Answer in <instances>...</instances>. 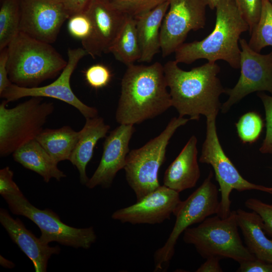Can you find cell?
I'll return each instance as SVG.
<instances>
[{"label": "cell", "mask_w": 272, "mask_h": 272, "mask_svg": "<svg viewBox=\"0 0 272 272\" xmlns=\"http://www.w3.org/2000/svg\"><path fill=\"white\" fill-rule=\"evenodd\" d=\"M42 97H31L15 107L8 108L4 100L0 104V156L6 157L34 140L43 129L54 110V103Z\"/></svg>", "instance_id": "8992f818"}, {"label": "cell", "mask_w": 272, "mask_h": 272, "mask_svg": "<svg viewBox=\"0 0 272 272\" xmlns=\"http://www.w3.org/2000/svg\"><path fill=\"white\" fill-rule=\"evenodd\" d=\"M14 160L25 168L43 177L45 182L52 178L59 181L66 177L56 162L42 146L33 140L20 147L13 153Z\"/></svg>", "instance_id": "7402d4cb"}, {"label": "cell", "mask_w": 272, "mask_h": 272, "mask_svg": "<svg viewBox=\"0 0 272 272\" xmlns=\"http://www.w3.org/2000/svg\"><path fill=\"white\" fill-rule=\"evenodd\" d=\"M163 65L127 66L121 82V93L115 113L116 121L139 124L161 115L172 106Z\"/></svg>", "instance_id": "7a4b0ae2"}, {"label": "cell", "mask_w": 272, "mask_h": 272, "mask_svg": "<svg viewBox=\"0 0 272 272\" xmlns=\"http://www.w3.org/2000/svg\"><path fill=\"white\" fill-rule=\"evenodd\" d=\"M88 54L84 48L69 49L67 64L59 76L51 83L42 87H23L12 84L1 94L8 102L26 97H49L62 101L77 109L86 118L98 116L97 109L82 102L73 91L70 80L79 61Z\"/></svg>", "instance_id": "7c38bea8"}, {"label": "cell", "mask_w": 272, "mask_h": 272, "mask_svg": "<svg viewBox=\"0 0 272 272\" xmlns=\"http://www.w3.org/2000/svg\"><path fill=\"white\" fill-rule=\"evenodd\" d=\"M84 127L80 130L79 138L69 161L79 173L80 182L86 185L89 178L86 167L92 159L94 149L98 141L106 136L110 127L99 116L86 119Z\"/></svg>", "instance_id": "ffe728a7"}, {"label": "cell", "mask_w": 272, "mask_h": 272, "mask_svg": "<svg viewBox=\"0 0 272 272\" xmlns=\"http://www.w3.org/2000/svg\"><path fill=\"white\" fill-rule=\"evenodd\" d=\"M238 228L236 211H232L226 218L217 215L196 227H188L183 232V240L193 245L203 258H230L240 263L256 257L243 244Z\"/></svg>", "instance_id": "5b68a950"}, {"label": "cell", "mask_w": 272, "mask_h": 272, "mask_svg": "<svg viewBox=\"0 0 272 272\" xmlns=\"http://www.w3.org/2000/svg\"><path fill=\"white\" fill-rule=\"evenodd\" d=\"M250 35L248 43L253 50L260 52L263 48L272 46V4L269 0H261L260 17Z\"/></svg>", "instance_id": "4316f807"}, {"label": "cell", "mask_w": 272, "mask_h": 272, "mask_svg": "<svg viewBox=\"0 0 272 272\" xmlns=\"http://www.w3.org/2000/svg\"><path fill=\"white\" fill-rule=\"evenodd\" d=\"M13 171L8 167L0 170V194H19L22 193L19 186L14 181Z\"/></svg>", "instance_id": "e575fe53"}, {"label": "cell", "mask_w": 272, "mask_h": 272, "mask_svg": "<svg viewBox=\"0 0 272 272\" xmlns=\"http://www.w3.org/2000/svg\"><path fill=\"white\" fill-rule=\"evenodd\" d=\"M169 8L160 30L163 57L169 56L183 43L188 33L203 29L206 23L207 0H168Z\"/></svg>", "instance_id": "8fae6325"}, {"label": "cell", "mask_w": 272, "mask_h": 272, "mask_svg": "<svg viewBox=\"0 0 272 272\" xmlns=\"http://www.w3.org/2000/svg\"><path fill=\"white\" fill-rule=\"evenodd\" d=\"M221 0H207L208 7L211 10H215Z\"/></svg>", "instance_id": "60d3db41"}, {"label": "cell", "mask_w": 272, "mask_h": 272, "mask_svg": "<svg viewBox=\"0 0 272 272\" xmlns=\"http://www.w3.org/2000/svg\"><path fill=\"white\" fill-rule=\"evenodd\" d=\"M269 2H270L271 3V4H272V0H269Z\"/></svg>", "instance_id": "b9f144b4"}, {"label": "cell", "mask_w": 272, "mask_h": 272, "mask_svg": "<svg viewBox=\"0 0 272 272\" xmlns=\"http://www.w3.org/2000/svg\"><path fill=\"white\" fill-rule=\"evenodd\" d=\"M239 45L240 76L233 88L226 89L229 98L221 108L224 113L251 93L267 91L272 95V51L260 54L251 48L244 38L240 39Z\"/></svg>", "instance_id": "4fadbf2b"}, {"label": "cell", "mask_w": 272, "mask_h": 272, "mask_svg": "<svg viewBox=\"0 0 272 272\" xmlns=\"http://www.w3.org/2000/svg\"><path fill=\"white\" fill-rule=\"evenodd\" d=\"M2 196L13 214L28 218L38 227L41 232L39 239L44 244L56 242L76 248L88 249L96 242L97 236L92 226L76 228L66 225L51 210H41L32 205L23 193Z\"/></svg>", "instance_id": "30bf717a"}, {"label": "cell", "mask_w": 272, "mask_h": 272, "mask_svg": "<svg viewBox=\"0 0 272 272\" xmlns=\"http://www.w3.org/2000/svg\"><path fill=\"white\" fill-rule=\"evenodd\" d=\"M220 259L212 257L206 259L196 270V272H222L223 269L220 264Z\"/></svg>", "instance_id": "f35d334b"}, {"label": "cell", "mask_w": 272, "mask_h": 272, "mask_svg": "<svg viewBox=\"0 0 272 272\" xmlns=\"http://www.w3.org/2000/svg\"><path fill=\"white\" fill-rule=\"evenodd\" d=\"M8 51L7 47L1 50L0 53V94L13 84L9 78L7 70Z\"/></svg>", "instance_id": "74e56055"}, {"label": "cell", "mask_w": 272, "mask_h": 272, "mask_svg": "<svg viewBox=\"0 0 272 272\" xmlns=\"http://www.w3.org/2000/svg\"><path fill=\"white\" fill-rule=\"evenodd\" d=\"M249 25L251 33L257 23L261 9V0H234Z\"/></svg>", "instance_id": "836d02e7"}, {"label": "cell", "mask_w": 272, "mask_h": 272, "mask_svg": "<svg viewBox=\"0 0 272 272\" xmlns=\"http://www.w3.org/2000/svg\"><path fill=\"white\" fill-rule=\"evenodd\" d=\"M236 212L246 247L256 258L272 263V240L266 237L260 216L242 209Z\"/></svg>", "instance_id": "603a6c76"}, {"label": "cell", "mask_w": 272, "mask_h": 272, "mask_svg": "<svg viewBox=\"0 0 272 272\" xmlns=\"http://www.w3.org/2000/svg\"><path fill=\"white\" fill-rule=\"evenodd\" d=\"M169 3L137 17V31L141 49L140 62H150L161 50L160 30Z\"/></svg>", "instance_id": "44dd1931"}, {"label": "cell", "mask_w": 272, "mask_h": 272, "mask_svg": "<svg viewBox=\"0 0 272 272\" xmlns=\"http://www.w3.org/2000/svg\"><path fill=\"white\" fill-rule=\"evenodd\" d=\"M0 257V263L3 266L7 268H13L15 266V264L12 261L5 258L2 255Z\"/></svg>", "instance_id": "ab89813d"}, {"label": "cell", "mask_w": 272, "mask_h": 272, "mask_svg": "<svg viewBox=\"0 0 272 272\" xmlns=\"http://www.w3.org/2000/svg\"><path fill=\"white\" fill-rule=\"evenodd\" d=\"M181 201L179 192L160 185L135 203L116 210L111 218L133 225L160 224L170 219Z\"/></svg>", "instance_id": "9a60e30c"}, {"label": "cell", "mask_w": 272, "mask_h": 272, "mask_svg": "<svg viewBox=\"0 0 272 272\" xmlns=\"http://www.w3.org/2000/svg\"><path fill=\"white\" fill-rule=\"evenodd\" d=\"M178 64L175 60H169L163 69L172 106L179 116L188 115L190 119L198 120L201 115L217 116L222 106L220 96L226 90L218 77L219 65L208 61L184 71Z\"/></svg>", "instance_id": "6da1fadb"}, {"label": "cell", "mask_w": 272, "mask_h": 272, "mask_svg": "<svg viewBox=\"0 0 272 272\" xmlns=\"http://www.w3.org/2000/svg\"><path fill=\"white\" fill-rule=\"evenodd\" d=\"M257 96L262 101L265 110L266 133L259 151L262 154L272 155V96L259 92Z\"/></svg>", "instance_id": "d6a6232c"}, {"label": "cell", "mask_w": 272, "mask_h": 272, "mask_svg": "<svg viewBox=\"0 0 272 272\" xmlns=\"http://www.w3.org/2000/svg\"><path fill=\"white\" fill-rule=\"evenodd\" d=\"M20 31L37 40L53 43L70 17L59 0H20Z\"/></svg>", "instance_id": "5bb4252c"}, {"label": "cell", "mask_w": 272, "mask_h": 272, "mask_svg": "<svg viewBox=\"0 0 272 272\" xmlns=\"http://www.w3.org/2000/svg\"><path fill=\"white\" fill-rule=\"evenodd\" d=\"M238 272H272V263L258 258L239 263Z\"/></svg>", "instance_id": "d590c367"}, {"label": "cell", "mask_w": 272, "mask_h": 272, "mask_svg": "<svg viewBox=\"0 0 272 272\" xmlns=\"http://www.w3.org/2000/svg\"><path fill=\"white\" fill-rule=\"evenodd\" d=\"M197 142L195 135L190 138L165 171L163 180L164 185L179 193L196 185L200 176Z\"/></svg>", "instance_id": "d6986e66"}, {"label": "cell", "mask_w": 272, "mask_h": 272, "mask_svg": "<svg viewBox=\"0 0 272 272\" xmlns=\"http://www.w3.org/2000/svg\"><path fill=\"white\" fill-rule=\"evenodd\" d=\"M67 28L70 34L81 41L86 42L92 33V23L87 12L71 16L68 19Z\"/></svg>", "instance_id": "f546056e"}, {"label": "cell", "mask_w": 272, "mask_h": 272, "mask_svg": "<svg viewBox=\"0 0 272 272\" xmlns=\"http://www.w3.org/2000/svg\"><path fill=\"white\" fill-rule=\"evenodd\" d=\"M87 83L94 89L106 86L110 82L112 74L109 69L102 64H96L88 67L85 73Z\"/></svg>", "instance_id": "1f68e13d"}, {"label": "cell", "mask_w": 272, "mask_h": 272, "mask_svg": "<svg viewBox=\"0 0 272 272\" xmlns=\"http://www.w3.org/2000/svg\"><path fill=\"white\" fill-rule=\"evenodd\" d=\"M71 17L87 12L93 0H59Z\"/></svg>", "instance_id": "8d00e7d4"}, {"label": "cell", "mask_w": 272, "mask_h": 272, "mask_svg": "<svg viewBox=\"0 0 272 272\" xmlns=\"http://www.w3.org/2000/svg\"><path fill=\"white\" fill-rule=\"evenodd\" d=\"M79 134V131L66 125L56 129H43L35 139L58 163L69 160Z\"/></svg>", "instance_id": "cb8c5ba5"}, {"label": "cell", "mask_w": 272, "mask_h": 272, "mask_svg": "<svg viewBox=\"0 0 272 272\" xmlns=\"http://www.w3.org/2000/svg\"><path fill=\"white\" fill-rule=\"evenodd\" d=\"M20 0H2L0 8V50L8 45L20 31Z\"/></svg>", "instance_id": "484cf974"}, {"label": "cell", "mask_w": 272, "mask_h": 272, "mask_svg": "<svg viewBox=\"0 0 272 272\" xmlns=\"http://www.w3.org/2000/svg\"><path fill=\"white\" fill-rule=\"evenodd\" d=\"M214 29L200 41L183 43L174 52L178 63L191 64L200 59L209 62L223 60L240 69L241 35L249 25L234 0H221L216 8Z\"/></svg>", "instance_id": "3957f363"}, {"label": "cell", "mask_w": 272, "mask_h": 272, "mask_svg": "<svg viewBox=\"0 0 272 272\" xmlns=\"http://www.w3.org/2000/svg\"><path fill=\"white\" fill-rule=\"evenodd\" d=\"M134 130L133 125L121 124L106 137L100 162L85 185L88 188L98 186L108 188L111 186L117 172L124 169Z\"/></svg>", "instance_id": "2e32d148"}, {"label": "cell", "mask_w": 272, "mask_h": 272, "mask_svg": "<svg viewBox=\"0 0 272 272\" xmlns=\"http://www.w3.org/2000/svg\"><path fill=\"white\" fill-rule=\"evenodd\" d=\"M188 120L184 117H173L160 134L142 147L129 152L124 169L126 180L134 192L137 201L160 186L158 172L165 161L169 141L176 130Z\"/></svg>", "instance_id": "52a82bcc"}, {"label": "cell", "mask_w": 272, "mask_h": 272, "mask_svg": "<svg viewBox=\"0 0 272 272\" xmlns=\"http://www.w3.org/2000/svg\"><path fill=\"white\" fill-rule=\"evenodd\" d=\"M92 23L89 39L82 44L93 58L109 53L126 15L117 9L110 0H93L87 11Z\"/></svg>", "instance_id": "e0dca14e"}, {"label": "cell", "mask_w": 272, "mask_h": 272, "mask_svg": "<svg viewBox=\"0 0 272 272\" xmlns=\"http://www.w3.org/2000/svg\"><path fill=\"white\" fill-rule=\"evenodd\" d=\"M123 14L137 17L147 13L168 0H110Z\"/></svg>", "instance_id": "f1b7e54d"}, {"label": "cell", "mask_w": 272, "mask_h": 272, "mask_svg": "<svg viewBox=\"0 0 272 272\" xmlns=\"http://www.w3.org/2000/svg\"><path fill=\"white\" fill-rule=\"evenodd\" d=\"M245 206L260 216L264 232L272 237V204L264 202L257 198H249L245 201Z\"/></svg>", "instance_id": "4dcf8cb0"}, {"label": "cell", "mask_w": 272, "mask_h": 272, "mask_svg": "<svg viewBox=\"0 0 272 272\" xmlns=\"http://www.w3.org/2000/svg\"><path fill=\"white\" fill-rule=\"evenodd\" d=\"M7 48L9 78L18 86L38 87L42 82L55 77L67 64L50 43L21 31Z\"/></svg>", "instance_id": "277c9868"}, {"label": "cell", "mask_w": 272, "mask_h": 272, "mask_svg": "<svg viewBox=\"0 0 272 272\" xmlns=\"http://www.w3.org/2000/svg\"><path fill=\"white\" fill-rule=\"evenodd\" d=\"M216 117V115L206 117V135L199 162L211 165L214 169L221 194L217 215L224 218L231 212L230 194L233 190L239 192L256 190L272 194V187L251 183L240 174L220 144L217 132Z\"/></svg>", "instance_id": "9c48e42d"}, {"label": "cell", "mask_w": 272, "mask_h": 272, "mask_svg": "<svg viewBox=\"0 0 272 272\" xmlns=\"http://www.w3.org/2000/svg\"><path fill=\"white\" fill-rule=\"evenodd\" d=\"M0 222L14 242L32 261L35 271L46 272L48 260L52 255L59 253L60 247L42 242L20 219L13 218L4 209L0 210Z\"/></svg>", "instance_id": "ac0fdd59"}, {"label": "cell", "mask_w": 272, "mask_h": 272, "mask_svg": "<svg viewBox=\"0 0 272 272\" xmlns=\"http://www.w3.org/2000/svg\"><path fill=\"white\" fill-rule=\"evenodd\" d=\"M109 53L126 66L139 61L141 53L134 17L126 15L124 22Z\"/></svg>", "instance_id": "d4e9b609"}, {"label": "cell", "mask_w": 272, "mask_h": 272, "mask_svg": "<svg viewBox=\"0 0 272 272\" xmlns=\"http://www.w3.org/2000/svg\"><path fill=\"white\" fill-rule=\"evenodd\" d=\"M237 132L244 144H253L259 138L263 127L260 115L255 111L242 115L235 124Z\"/></svg>", "instance_id": "83f0119b"}, {"label": "cell", "mask_w": 272, "mask_h": 272, "mask_svg": "<svg viewBox=\"0 0 272 272\" xmlns=\"http://www.w3.org/2000/svg\"><path fill=\"white\" fill-rule=\"evenodd\" d=\"M210 171L202 183L185 200L181 201L173 215L176 217L172 230L163 246L154 255L155 271H161L168 265L175 253L180 235L192 225L202 222L207 218L218 215L220 210L219 189L212 181Z\"/></svg>", "instance_id": "ba28073f"}]
</instances>
